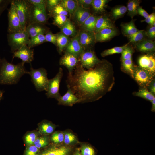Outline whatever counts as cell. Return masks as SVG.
<instances>
[{"label": "cell", "mask_w": 155, "mask_h": 155, "mask_svg": "<svg viewBox=\"0 0 155 155\" xmlns=\"http://www.w3.org/2000/svg\"><path fill=\"white\" fill-rule=\"evenodd\" d=\"M121 70L133 78L134 66L132 59L121 60Z\"/></svg>", "instance_id": "4316f807"}, {"label": "cell", "mask_w": 155, "mask_h": 155, "mask_svg": "<svg viewBox=\"0 0 155 155\" xmlns=\"http://www.w3.org/2000/svg\"><path fill=\"white\" fill-rule=\"evenodd\" d=\"M67 90L66 93L57 99L59 104L72 106L74 104L82 102L73 92L69 86L67 85Z\"/></svg>", "instance_id": "2e32d148"}, {"label": "cell", "mask_w": 155, "mask_h": 155, "mask_svg": "<svg viewBox=\"0 0 155 155\" xmlns=\"http://www.w3.org/2000/svg\"><path fill=\"white\" fill-rule=\"evenodd\" d=\"M22 62L15 65L8 62L5 59H1L0 65V84L11 85L16 84L21 77L28 74Z\"/></svg>", "instance_id": "7a4b0ae2"}, {"label": "cell", "mask_w": 155, "mask_h": 155, "mask_svg": "<svg viewBox=\"0 0 155 155\" xmlns=\"http://www.w3.org/2000/svg\"><path fill=\"white\" fill-rule=\"evenodd\" d=\"M52 12L54 15H59L66 16H67L68 13L67 11L59 4L55 8Z\"/></svg>", "instance_id": "f6af8a7d"}, {"label": "cell", "mask_w": 155, "mask_h": 155, "mask_svg": "<svg viewBox=\"0 0 155 155\" xmlns=\"http://www.w3.org/2000/svg\"><path fill=\"white\" fill-rule=\"evenodd\" d=\"M133 94L151 102L155 98V95L151 93L147 88H141L138 91L133 92Z\"/></svg>", "instance_id": "f546056e"}, {"label": "cell", "mask_w": 155, "mask_h": 155, "mask_svg": "<svg viewBox=\"0 0 155 155\" xmlns=\"http://www.w3.org/2000/svg\"><path fill=\"white\" fill-rule=\"evenodd\" d=\"M91 15L90 9L84 8L78 5L73 15L75 22L80 26Z\"/></svg>", "instance_id": "ac0fdd59"}, {"label": "cell", "mask_w": 155, "mask_h": 155, "mask_svg": "<svg viewBox=\"0 0 155 155\" xmlns=\"http://www.w3.org/2000/svg\"><path fill=\"white\" fill-rule=\"evenodd\" d=\"M140 1L138 0H129L127 3V15L132 18L137 15V9L140 6Z\"/></svg>", "instance_id": "83f0119b"}, {"label": "cell", "mask_w": 155, "mask_h": 155, "mask_svg": "<svg viewBox=\"0 0 155 155\" xmlns=\"http://www.w3.org/2000/svg\"><path fill=\"white\" fill-rule=\"evenodd\" d=\"M141 22H146L147 23L152 26V24L155 22V14L153 13L149 15L148 17L144 20H142Z\"/></svg>", "instance_id": "816d5d0a"}, {"label": "cell", "mask_w": 155, "mask_h": 155, "mask_svg": "<svg viewBox=\"0 0 155 155\" xmlns=\"http://www.w3.org/2000/svg\"><path fill=\"white\" fill-rule=\"evenodd\" d=\"M137 14H139L143 16L145 19L148 18L149 15L148 13L140 6H139L137 8Z\"/></svg>", "instance_id": "db71d44e"}, {"label": "cell", "mask_w": 155, "mask_h": 155, "mask_svg": "<svg viewBox=\"0 0 155 155\" xmlns=\"http://www.w3.org/2000/svg\"><path fill=\"white\" fill-rule=\"evenodd\" d=\"M62 69L60 67L59 71L53 78L49 79L47 89L46 95L48 98H54L57 100L61 96L59 92L60 83L63 73Z\"/></svg>", "instance_id": "52a82bcc"}, {"label": "cell", "mask_w": 155, "mask_h": 155, "mask_svg": "<svg viewBox=\"0 0 155 155\" xmlns=\"http://www.w3.org/2000/svg\"><path fill=\"white\" fill-rule=\"evenodd\" d=\"M16 12L23 29L28 24L31 5L27 0H13Z\"/></svg>", "instance_id": "5b68a950"}, {"label": "cell", "mask_w": 155, "mask_h": 155, "mask_svg": "<svg viewBox=\"0 0 155 155\" xmlns=\"http://www.w3.org/2000/svg\"><path fill=\"white\" fill-rule=\"evenodd\" d=\"M139 66L141 68L155 73V57L154 54L148 53L140 56L138 60Z\"/></svg>", "instance_id": "30bf717a"}, {"label": "cell", "mask_w": 155, "mask_h": 155, "mask_svg": "<svg viewBox=\"0 0 155 155\" xmlns=\"http://www.w3.org/2000/svg\"><path fill=\"white\" fill-rule=\"evenodd\" d=\"M149 89V90L151 93L155 94V80L153 79L148 87Z\"/></svg>", "instance_id": "11a10c76"}, {"label": "cell", "mask_w": 155, "mask_h": 155, "mask_svg": "<svg viewBox=\"0 0 155 155\" xmlns=\"http://www.w3.org/2000/svg\"><path fill=\"white\" fill-rule=\"evenodd\" d=\"M155 73L145 70L138 66H135L133 78L143 88H147L154 79Z\"/></svg>", "instance_id": "ba28073f"}, {"label": "cell", "mask_w": 155, "mask_h": 155, "mask_svg": "<svg viewBox=\"0 0 155 155\" xmlns=\"http://www.w3.org/2000/svg\"><path fill=\"white\" fill-rule=\"evenodd\" d=\"M43 24L38 23H32L29 24L26 30L30 38L40 34H43L46 32V29Z\"/></svg>", "instance_id": "d6986e66"}, {"label": "cell", "mask_w": 155, "mask_h": 155, "mask_svg": "<svg viewBox=\"0 0 155 155\" xmlns=\"http://www.w3.org/2000/svg\"><path fill=\"white\" fill-rule=\"evenodd\" d=\"M121 27L123 34L127 37L139 30L136 28L134 22L132 20L129 22L122 24Z\"/></svg>", "instance_id": "cb8c5ba5"}, {"label": "cell", "mask_w": 155, "mask_h": 155, "mask_svg": "<svg viewBox=\"0 0 155 155\" xmlns=\"http://www.w3.org/2000/svg\"><path fill=\"white\" fill-rule=\"evenodd\" d=\"M27 1L32 5L46 13V0H27Z\"/></svg>", "instance_id": "d590c367"}, {"label": "cell", "mask_w": 155, "mask_h": 155, "mask_svg": "<svg viewBox=\"0 0 155 155\" xmlns=\"http://www.w3.org/2000/svg\"><path fill=\"white\" fill-rule=\"evenodd\" d=\"M45 42L44 35L43 34H40L30 38L27 46L30 48L31 49Z\"/></svg>", "instance_id": "d6a6232c"}, {"label": "cell", "mask_w": 155, "mask_h": 155, "mask_svg": "<svg viewBox=\"0 0 155 155\" xmlns=\"http://www.w3.org/2000/svg\"><path fill=\"white\" fill-rule=\"evenodd\" d=\"M78 34L80 43L84 51L90 49L96 42L94 33L83 30Z\"/></svg>", "instance_id": "7c38bea8"}, {"label": "cell", "mask_w": 155, "mask_h": 155, "mask_svg": "<svg viewBox=\"0 0 155 155\" xmlns=\"http://www.w3.org/2000/svg\"><path fill=\"white\" fill-rule=\"evenodd\" d=\"M129 43L122 46H115L111 49L105 50L101 53L102 57H105L118 53H121L124 48L129 44Z\"/></svg>", "instance_id": "836d02e7"}, {"label": "cell", "mask_w": 155, "mask_h": 155, "mask_svg": "<svg viewBox=\"0 0 155 155\" xmlns=\"http://www.w3.org/2000/svg\"><path fill=\"white\" fill-rule=\"evenodd\" d=\"M8 33L20 32L25 30L22 28L17 14L13 0H11L8 13Z\"/></svg>", "instance_id": "8992f818"}, {"label": "cell", "mask_w": 155, "mask_h": 155, "mask_svg": "<svg viewBox=\"0 0 155 155\" xmlns=\"http://www.w3.org/2000/svg\"><path fill=\"white\" fill-rule=\"evenodd\" d=\"M107 28H115L114 25L111 20L106 16H98L94 31V33Z\"/></svg>", "instance_id": "ffe728a7"}, {"label": "cell", "mask_w": 155, "mask_h": 155, "mask_svg": "<svg viewBox=\"0 0 155 155\" xmlns=\"http://www.w3.org/2000/svg\"><path fill=\"white\" fill-rule=\"evenodd\" d=\"M11 0H0V17Z\"/></svg>", "instance_id": "f907efd6"}, {"label": "cell", "mask_w": 155, "mask_h": 155, "mask_svg": "<svg viewBox=\"0 0 155 155\" xmlns=\"http://www.w3.org/2000/svg\"><path fill=\"white\" fill-rule=\"evenodd\" d=\"M117 31L115 28H107L95 33V42H103L112 38L117 34Z\"/></svg>", "instance_id": "e0dca14e"}, {"label": "cell", "mask_w": 155, "mask_h": 155, "mask_svg": "<svg viewBox=\"0 0 155 155\" xmlns=\"http://www.w3.org/2000/svg\"><path fill=\"white\" fill-rule=\"evenodd\" d=\"M3 92L0 90V100H1L3 97Z\"/></svg>", "instance_id": "6f0895ef"}, {"label": "cell", "mask_w": 155, "mask_h": 155, "mask_svg": "<svg viewBox=\"0 0 155 155\" xmlns=\"http://www.w3.org/2000/svg\"><path fill=\"white\" fill-rule=\"evenodd\" d=\"M135 47L139 51L150 53L155 51V42L150 40L143 39L136 43Z\"/></svg>", "instance_id": "44dd1931"}, {"label": "cell", "mask_w": 155, "mask_h": 155, "mask_svg": "<svg viewBox=\"0 0 155 155\" xmlns=\"http://www.w3.org/2000/svg\"><path fill=\"white\" fill-rule=\"evenodd\" d=\"M152 103L151 111L153 112H155V98L151 102Z\"/></svg>", "instance_id": "9f6ffc18"}, {"label": "cell", "mask_w": 155, "mask_h": 155, "mask_svg": "<svg viewBox=\"0 0 155 155\" xmlns=\"http://www.w3.org/2000/svg\"><path fill=\"white\" fill-rule=\"evenodd\" d=\"M31 5L28 24L34 23L45 24L47 20L46 13Z\"/></svg>", "instance_id": "8fae6325"}, {"label": "cell", "mask_w": 155, "mask_h": 155, "mask_svg": "<svg viewBox=\"0 0 155 155\" xmlns=\"http://www.w3.org/2000/svg\"><path fill=\"white\" fill-rule=\"evenodd\" d=\"M56 35V44L58 47L59 53H61L65 50L70 40L68 36L62 33H58Z\"/></svg>", "instance_id": "603a6c76"}, {"label": "cell", "mask_w": 155, "mask_h": 155, "mask_svg": "<svg viewBox=\"0 0 155 155\" xmlns=\"http://www.w3.org/2000/svg\"><path fill=\"white\" fill-rule=\"evenodd\" d=\"M48 143V140L46 137L37 138L34 144L38 148H40L47 145Z\"/></svg>", "instance_id": "60d3db41"}, {"label": "cell", "mask_w": 155, "mask_h": 155, "mask_svg": "<svg viewBox=\"0 0 155 155\" xmlns=\"http://www.w3.org/2000/svg\"><path fill=\"white\" fill-rule=\"evenodd\" d=\"M39 148L34 145H30L27 148L25 155H36L38 151Z\"/></svg>", "instance_id": "681fc988"}, {"label": "cell", "mask_w": 155, "mask_h": 155, "mask_svg": "<svg viewBox=\"0 0 155 155\" xmlns=\"http://www.w3.org/2000/svg\"><path fill=\"white\" fill-rule=\"evenodd\" d=\"M77 140L76 136L71 133H66L64 134V142L67 144H69L75 142Z\"/></svg>", "instance_id": "b9f144b4"}, {"label": "cell", "mask_w": 155, "mask_h": 155, "mask_svg": "<svg viewBox=\"0 0 155 155\" xmlns=\"http://www.w3.org/2000/svg\"><path fill=\"white\" fill-rule=\"evenodd\" d=\"M41 155H42V154H41Z\"/></svg>", "instance_id": "94428289"}, {"label": "cell", "mask_w": 155, "mask_h": 155, "mask_svg": "<svg viewBox=\"0 0 155 155\" xmlns=\"http://www.w3.org/2000/svg\"><path fill=\"white\" fill-rule=\"evenodd\" d=\"M78 59L82 67L87 69L94 68L101 60L97 57L94 52L91 49L84 51Z\"/></svg>", "instance_id": "9c48e42d"}, {"label": "cell", "mask_w": 155, "mask_h": 155, "mask_svg": "<svg viewBox=\"0 0 155 155\" xmlns=\"http://www.w3.org/2000/svg\"><path fill=\"white\" fill-rule=\"evenodd\" d=\"M79 62L78 58L73 55L65 53L60 58L59 64L65 66L68 69V75L71 74L76 66Z\"/></svg>", "instance_id": "5bb4252c"}, {"label": "cell", "mask_w": 155, "mask_h": 155, "mask_svg": "<svg viewBox=\"0 0 155 155\" xmlns=\"http://www.w3.org/2000/svg\"><path fill=\"white\" fill-rule=\"evenodd\" d=\"M98 16L90 15L81 26L83 31L93 32Z\"/></svg>", "instance_id": "7402d4cb"}, {"label": "cell", "mask_w": 155, "mask_h": 155, "mask_svg": "<svg viewBox=\"0 0 155 155\" xmlns=\"http://www.w3.org/2000/svg\"><path fill=\"white\" fill-rule=\"evenodd\" d=\"M69 148L65 146L51 149L44 153L42 155H67Z\"/></svg>", "instance_id": "1f68e13d"}, {"label": "cell", "mask_w": 155, "mask_h": 155, "mask_svg": "<svg viewBox=\"0 0 155 155\" xmlns=\"http://www.w3.org/2000/svg\"><path fill=\"white\" fill-rule=\"evenodd\" d=\"M109 1L108 0H93L92 7L96 12L101 13L105 11Z\"/></svg>", "instance_id": "f1b7e54d"}, {"label": "cell", "mask_w": 155, "mask_h": 155, "mask_svg": "<svg viewBox=\"0 0 155 155\" xmlns=\"http://www.w3.org/2000/svg\"><path fill=\"white\" fill-rule=\"evenodd\" d=\"M145 34L149 38L154 39L155 37V26H151Z\"/></svg>", "instance_id": "f5cc1de1"}, {"label": "cell", "mask_w": 155, "mask_h": 155, "mask_svg": "<svg viewBox=\"0 0 155 155\" xmlns=\"http://www.w3.org/2000/svg\"><path fill=\"white\" fill-rule=\"evenodd\" d=\"M145 31L143 30H139L135 33L130 35L128 37L130 42L137 43L143 40L145 35Z\"/></svg>", "instance_id": "e575fe53"}, {"label": "cell", "mask_w": 155, "mask_h": 155, "mask_svg": "<svg viewBox=\"0 0 155 155\" xmlns=\"http://www.w3.org/2000/svg\"><path fill=\"white\" fill-rule=\"evenodd\" d=\"M65 50V53L71 54L79 59L84 50L80 43L78 34L69 41Z\"/></svg>", "instance_id": "4fadbf2b"}, {"label": "cell", "mask_w": 155, "mask_h": 155, "mask_svg": "<svg viewBox=\"0 0 155 155\" xmlns=\"http://www.w3.org/2000/svg\"><path fill=\"white\" fill-rule=\"evenodd\" d=\"M37 135L34 133L27 134L25 137L26 143L28 144L32 145L37 138Z\"/></svg>", "instance_id": "bcb514c9"}, {"label": "cell", "mask_w": 155, "mask_h": 155, "mask_svg": "<svg viewBox=\"0 0 155 155\" xmlns=\"http://www.w3.org/2000/svg\"><path fill=\"white\" fill-rule=\"evenodd\" d=\"M112 65L105 59L86 70L80 62L66 80L73 93L82 102L98 100L112 90L115 83Z\"/></svg>", "instance_id": "6da1fadb"}, {"label": "cell", "mask_w": 155, "mask_h": 155, "mask_svg": "<svg viewBox=\"0 0 155 155\" xmlns=\"http://www.w3.org/2000/svg\"><path fill=\"white\" fill-rule=\"evenodd\" d=\"M13 53V58H19L24 63H30L34 59V50L30 48L27 45L23 46Z\"/></svg>", "instance_id": "9a60e30c"}, {"label": "cell", "mask_w": 155, "mask_h": 155, "mask_svg": "<svg viewBox=\"0 0 155 155\" xmlns=\"http://www.w3.org/2000/svg\"><path fill=\"white\" fill-rule=\"evenodd\" d=\"M46 42H50L56 45V34H53L51 32H46L44 35Z\"/></svg>", "instance_id": "7dc6e473"}, {"label": "cell", "mask_w": 155, "mask_h": 155, "mask_svg": "<svg viewBox=\"0 0 155 155\" xmlns=\"http://www.w3.org/2000/svg\"><path fill=\"white\" fill-rule=\"evenodd\" d=\"M82 155H95V151L93 148L88 145H84L81 148Z\"/></svg>", "instance_id": "7bdbcfd3"}, {"label": "cell", "mask_w": 155, "mask_h": 155, "mask_svg": "<svg viewBox=\"0 0 155 155\" xmlns=\"http://www.w3.org/2000/svg\"><path fill=\"white\" fill-rule=\"evenodd\" d=\"M28 74L30 76L31 81L37 91H46L49 79L47 71L45 69L40 68L35 69L31 67Z\"/></svg>", "instance_id": "3957f363"}, {"label": "cell", "mask_w": 155, "mask_h": 155, "mask_svg": "<svg viewBox=\"0 0 155 155\" xmlns=\"http://www.w3.org/2000/svg\"><path fill=\"white\" fill-rule=\"evenodd\" d=\"M74 155H82L80 154V153L78 152H76Z\"/></svg>", "instance_id": "680465c9"}, {"label": "cell", "mask_w": 155, "mask_h": 155, "mask_svg": "<svg viewBox=\"0 0 155 155\" xmlns=\"http://www.w3.org/2000/svg\"><path fill=\"white\" fill-rule=\"evenodd\" d=\"M64 134L60 132H55L53 134L51 137V140L54 143L59 144L64 141Z\"/></svg>", "instance_id": "ab89813d"}, {"label": "cell", "mask_w": 155, "mask_h": 155, "mask_svg": "<svg viewBox=\"0 0 155 155\" xmlns=\"http://www.w3.org/2000/svg\"><path fill=\"white\" fill-rule=\"evenodd\" d=\"M59 4L65 8L71 15H73L78 6L76 0H61Z\"/></svg>", "instance_id": "484cf974"}, {"label": "cell", "mask_w": 155, "mask_h": 155, "mask_svg": "<svg viewBox=\"0 0 155 155\" xmlns=\"http://www.w3.org/2000/svg\"><path fill=\"white\" fill-rule=\"evenodd\" d=\"M53 23L58 26L61 27L65 22L67 20V16L55 15L54 16Z\"/></svg>", "instance_id": "f35d334b"}, {"label": "cell", "mask_w": 155, "mask_h": 155, "mask_svg": "<svg viewBox=\"0 0 155 155\" xmlns=\"http://www.w3.org/2000/svg\"><path fill=\"white\" fill-rule=\"evenodd\" d=\"M127 11V7L124 5H119L112 9L111 14L113 18L116 20L122 17Z\"/></svg>", "instance_id": "4dcf8cb0"}, {"label": "cell", "mask_w": 155, "mask_h": 155, "mask_svg": "<svg viewBox=\"0 0 155 155\" xmlns=\"http://www.w3.org/2000/svg\"><path fill=\"white\" fill-rule=\"evenodd\" d=\"M76 1L78 6L89 9L92 6L93 0H78Z\"/></svg>", "instance_id": "c3c4849f"}, {"label": "cell", "mask_w": 155, "mask_h": 155, "mask_svg": "<svg viewBox=\"0 0 155 155\" xmlns=\"http://www.w3.org/2000/svg\"><path fill=\"white\" fill-rule=\"evenodd\" d=\"M7 39L8 45L13 53L23 46L27 45L30 38L25 30L20 32L8 33Z\"/></svg>", "instance_id": "277c9868"}, {"label": "cell", "mask_w": 155, "mask_h": 155, "mask_svg": "<svg viewBox=\"0 0 155 155\" xmlns=\"http://www.w3.org/2000/svg\"><path fill=\"white\" fill-rule=\"evenodd\" d=\"M1 59H0V63H1Z\"/></svg>", "instance_id": "91938a15"}, {"label": "cell", "mask_w": 155, "mask_h": 155, "mask_svg": "<svg viewBox=\"0 0 155 155\" xmlns=\"http://www.w3.org/2000/svg\"><path fill=\"white\" fill-rule=\"evenodd\" d=\"M60 1L59 0H46V9H47L49 12H52L55 8L59 4Z\"/></svg>", "instance_id": "ee69618b"}, {"label": "cell", "mask_w": 155, "mask_h": 155, "mask_svg": "<svg viewBox=\"0 0 155 155\" xmlns=\"http://www.w3.org/2000/svg\"><path fill=\"white\" fill-rule=\"evenodd\" d=\"M53 127L50 124L44 123L42 124L40 127V131L42 133L45 134H49L54 131Z\"/></svg>", "instance_id": "74e56055"}, {"label": "cell", "mask_w": 155, "mask_h": 155, "mask_svg": "<svg viewBox=\"0 0 155 155\" xmlns=\"http://www.w3.org/2000/svg\"><path fill=\"white\" fill-rule=\"evenodd\" d=\"M61 29L62 33L67 36H74L76 32L75 26L68 19L61 27Z\"/></svg>", "instance_id": "d4e9b609"}, {"label": "cell", "mask_w": 155, "mask_h": 155, "mask_svg": "<svg viewBox=\"0 0 155 155\" xmlns=\"http://www.w3.org/2000/svg\"><path fill=\"white\" fill-rule=\"evenodd\" d=\"M133 52V48L128 45H127L121 53V60L132 59Z\"/></svg>", "instance_id": "8d00e7d4"}]
</instances>
